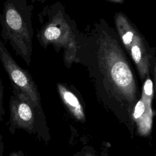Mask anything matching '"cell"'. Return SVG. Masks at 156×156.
Wrapping results in <instances>:
<instances>
[{"label":"cell","instance_id":"4fadbf2b","mask_svg":"<svg viewBox=\"0 0 156 156\" xmlns=\"http://www.w3.org/2000/svg\"><path fill=\"white\" fill-rule=\"evenodd\" d=\"M9 156H26L24 153L21 151H13L11 152Z\"/></svg>","mask_w":156,"mask_h":156},{"label":"cell","instance_id":"7c38bea8","mask_svg":"<svg viewBox=\"0 0 156 156\" xmlns=\"http://www.w3.org/2000/svg\"><path fill=\"white\" fill-rule=\"evenodd\" d=\"M4 147V144L3 141V136L0 133V156H3Z\"/></svg>","mask_w":156,"mask_h":156},{"label":"cell","instance_id":"7a4b0ae2","mask_svg":"<svg viewBox=\"0 0 156 156\" xmlns=\"http://www.w3.org/2000/svg\"><path fill=\"white\" fill-rule=\"evenodd\" d=\"M39 14L47 19L37 34L40 44L45 49L51 44L57 52L63 49V61L69 68L73 62H76L77 37L80 31L76 21L71 18L65 7L59 2L44 7Z\"/></svg>","mask_w":156,"mask_h":156},{"label":"cell","instance_id":"9c48e42d","mask_svg":"<svg viewBox=\"0 0 156 156\" xmlns=\"http://www.w3.org/2000/svg\"><path fill=\"white\" fill-rule=\"evenodd\" d=\"M3 93H4V87L2 85V82L0 78V121H3L4 116L5 115V110L4 108L3 103Z\"/></svg>","mask_w":156,"mask_h":156},{"label":"cell","instance_id":"30bf717a","mask_svg":"<svg viewBox=\"0 0 156 156\" xmlns=\"http://www.w3.org/2000/svg\"><path fill=\"white\" fill-rule=\"evenodd\" d=\"M75 156H102L90 150H86L81 152L77 153Z\"/></svg>","mask_w":156,"mask_h":156},{"label":"cell","instance_id":"5b68a950","mask_svg":"<svg viewBox=\"0 0 156 156\" xmlns=\"http://www.w3.org/2000/svg\"><path fill=\"white\" fill-rule=\"evenodd\" d=\"M10 118L8 129L11 134L21 129L48 143L51 140L43 111L37 108L29 98L15 88L9 100Z\"/></svg>","mask_w":156,"mask_h":156},{"label":"cell","instance_id":"2e32d148","mask_svg":"<svg viewBox=\"0 0 156 156\" xmlns=\"http://www.w3.org/2000/svg\"><path fill=\"white\" fill-rule=\"evenodd\" d=\"M154 156H156V148H155V154H154Z\"/></svg>","mask_w":156,"mask_h":156},{"label":"cell","instance_id":"5bb4252c","mask_svg":"<svg viewBox=\"0 0 156 156\" xmlns=\"http://www.w3.org/2000/svg\"><path fill=\"white\" fill-rule=\"evenodd\" d=\"M110 2L115 3V4H122L124 2L125 0H105Z\"/></svg>","mask_w":156,"mask_h":156},{"label":"cell","instance_id":"8992f818","mask_svg":"<svg viewBox=\"0 0 156 156\" xmlns=\"http://www.w3.org/2000/svg\"><path fill=\"white\" fill-rule=\"evenodd\" d=\"M0 60L6 71L12 88H15L27 96L38 110L43 111L41 97L32 76L13 59L4 44L0 40Z\"/></svg>","mask_w":156,"mask_h":156},{"label":"cell","instance_id":"ba28073f","mask_svg":"<svg viewBox=\"0 0 156 156\" xmlns=\"http://www.w3.org/2000/svg\"><path fill=\"white\" fill-rule=\"evenodd\" d=\"M57 90L63 105L69 114L79 122L84 123L86 121L85 110L77 96L62 83H57Z\"/></svg>","mask_w":156,"mask_h":156},{"label":"cell","instance_id":"3957f363","mask_svg":"<svg viewBox=\"0 0 156 156\" xmlns=\"http://www.w3.org/2000/svg\"><path fill=\"white\" fill-rule=\"evenodd\" d=\"M33 9L27 0H6L2 13H0L1 37L27 65L32 55Z\"/></svg>","mask_w":156,"mask_h":156},{"label":"cell","instance_id":"9a60e30c","mask_svg":"<svg viewBox=\"0 0 156 156\" xmlns=\"http://www.w3.org/2000/svg\"><path fill=\"white\" fill-rule=\"evenodd\" d=\"M46 1H47V0H32V2H35V1H38V2H41V4H43V3H44Z\"/></svg>","mask_w":156,"mask_h":156},{"label":"cell","instance_id":"277c9868","mask_svg":"<svg viewBox=\"0 0 156 156\" xmlns=\"http://www.w3.org/2000/svg\"><path fill=\"white\" fill-rule=\"evenodd\" d=\"M114 22L122 44L132 60L140 80L144 82L152 74L156 48L149 45L136 25L124 13H115Z\"/></svg>","mask_w":156,"mask_h":156},{"label":"cell","instance_id":"6da1fadb","mask_svg":"<svg viewBox=\"0 0 156 156\" xmlns=\"http://www.w3.org/2000/svg\"><path fill=\"white\" fill-rule=\"evenodd\" d=\"M76 63L86 66L96 81L100 79L107 97V105L122 110L132 135L134 126L131 115L141 94L133 69L116 29L99 19L77 37ZM113 106V105H112Z\"/></svg>","mask_w":156,"mask_h":156},{"label":"cell","instance_id":"8fae6325","mask_svg":"<svg viewBox=\"0 0 156 156\" xmlns=\"http://www.w3.org/2000/svg\"><path fill=\"white\" fill-rule=\"evenodd\" d=\"M152 77H153V85H154V95L155 97L156 101V57H155V61L154 66L153 72H152Z\"/></svg>","mask_w":156,"mask_h":156},{"label":"cell","instance_id":"52a82bcc","mask_svg":"<svg viewBox=\"0 0 156 156\" xmlns=\"http://www.w3.org/2000/svg\"><path fill=\"white\" fill-rule=\"evenodd\" d=\"M154 95L153 82L149 77L143 82L141 96L134 105L131 115L136 135L139 136L147 137L152 133L154 115L152 107Z\"/></svg>","mask_w":156,"mask_h":156}]
</instances>
